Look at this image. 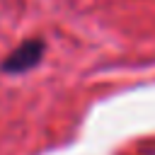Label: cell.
Returning <instances> with one entry per match:
<instances>
[{
  "instance_id": "6da1fadb",
  "label": "cell",
  "mask_w": 155,
  "mask_h": 155,
  "mask_svg": "<svg viewBox=\"0 0 155 155\" xmlns=\"http://www.w3.org/2000/svg\"><path fill=\"white\" fill-rule=\"evenodd\" d=\"M41 58H44V41L41 39H27L2 61L0 68H2V73H27Z\"/></svg>"
}]
</instances>
